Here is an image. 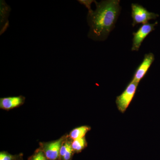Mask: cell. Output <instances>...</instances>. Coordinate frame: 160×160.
I'll return each mask as SVG.
<instances>
[{
  "instance_id": "1",
  "label": "cell",
  "mask_w": 160,
  "mask_h": 160,
  "mask_svg": "<svg viewBox=\"0 0 160 160\" xmlns=\"http://www.w3.org/2000/svg\"><path fill=\"white\" fill-rule=\"evenodd\" d=\"M95 11L88 7L87 22L89 26L88 37L95 41H104L113 30L121 12L119 0L94 1Z\"/></svg>"
},
{
  "instance_id": "2",
  "label": "cell",
  "mask_w": 160,
  "mask_h": 160,
  "mask_svg": "<svg viewBox=\"0 0 160 160\" xmlns=\"http://www.w3.org/2000/svg\"><path fill=\"white\" fill-rule=\"evenodd\" d=\"M65 134L58 139L48 142H40L39 148L43 152L48 160L59 159L60 151L64 141L68 137Z\"/></svg>"
},
{
  "instance_id": "3",
  "label": "cell",
  "mask_w": 160,
  "mask_h": 160,
  "mask_svg": "<svg viewBox=\"0 0 160 160\" xmlns=\"http://www.w3.org/2000/svg\"><path fill=\"white\" fill-rule=\"evenodd\" d=\"M131 9L133 27L138 24H146L150 20L156 19L159 17L158 14L148 11L145 7L137 3L132 4Z\"/></svg>"
},
{
  "instance_id": "4",
  "label": "cell",
  "mask_w": 160,
  "mask_h": 160,
  "mask_svg": "<svg viewBox=\"0 0 160 160\" xmlns=\"http://www.w3.org/2000/svg\"><path fill=\"white\" fill-rule=\"evenodd\" d=\"M138 84L132 80L122 93L117 97L116 103L118 109L121 112H125L129 107L134 98Z\"/></svg>"
},
{
  "instance_id": "5",
  "label": "cell",
  "mask_w": 160,
  "mask_h": 160,
  "mask_svg": "<svg viewBox=\"0 0 160 160\" xmlns=\"http://www.w3.org/2000/svg\"><path fill=\"white\" fill-rule=\"evenodd\" d=\"M158 24L156 22L153 24L149 22L143 24L139 28L136 32L132 33L133 37L132 38V45L131 51H138L140 46L145 39L155 29V26Z\"/></svg>"
},
{
  "instance_id": "6",
  "label": "cell",
  "mask_w": 160,
  "mask_h": 160,
  "mask_svg": "<svg viewBox=\"0 0 160 160\" xmlns=\"http://www.w3.org/2000/svg\"><path fill=\"white\" fill-rule=\"evenodd\" d=\"M154 60V54L152 52L145 54L142 62L135 71L132 81L139 83L141 80L146 75Z\"/></svg>"
},
{
  "instance_id": "7",
  "label": "cell",
  "mask_w": 160,
  "mask_h": 160,
  "mask_svg": "<svg viewBox=\"0 0 160 160\" xmlns=\"http://www.w3.org/2000/svg\"><path fill=\"white\" fill-rule=\"evenodd\" d=\"M26 98L22 95L0 98V108L3 110H11L18 108L24 104Z\"/></svg>"
},
{
  "instance_id": "8",
  "label": "cell",
  "mask_w": 160,
  "mask_h": 160,
  "mask_svg": "<svg viewBox=\"0 0 160 160\" xmlns=\"http://www.w3.org/2000/svg\"><path fill=\"white\" fill-rule=\"evenodd\" d=\"M90 126H83L72 129L69 132V137L72 140L78 139L85 137L86 133L91 130Z\"/></svg>"
},
{
  "instance_id": "9",
  "label": "cell",
  "mask_w": 160,
  "mask_h": 160,
  "mask_svg": "<svg viewBox=\"0 0 160 160\" xmlns=\"http://www.w3.org/2000/svg\"><path fill=\"white\" fill-rule=\"evenodd\" d=\"M88 146V143L84 137L82 138L72 140V142L71 146L74 152H81L82 150L86 148Z\"/></svg>"
},
{
  "instance_id": "10",
  "label": "cell",
  "mask_w": 160,
  "mask_h": 160,
  "mask_svg": "<svg viewBox=\"0 0 160 160\" xmlns=\"http://www.w3.org/2000/svg\"><path fill=\"white\" fill-rule=\"evenodd\" d=\"M1 24H2V26H3L2 29L1 30V31H2L4 28L3 26H6L5 22H6V20H7V18L9 16V10L10 9L9 6L6 5V3L4 2V1H1Z\"/></svg>"
},
{
  "instance_id": "11",
  "label": "cell",
  "mask_w": 160,
  "mask_h": 160,
  "mask_svg": "<svg viewBox=\"0 0 160 160\" xmlns=\"http://www.w3.org/2000/svg\"><path fill=\"white\" fill-rule=\"evenodd\" d=\"M22 154L18 155L10 154L6 151H2L0 152V160H22Z\"/></svg>"
},
{
  "instance_id": "12",
  "label": "cell",
  "mask_w": 160,
  "mask_h": 160,
  "mask_svg": "<svg viewBox=\"0 0 160 160\" xmlns=\"http://www.w3.org/2000/svg\"><path fill=\"white\" fill-rule=\"evenodd\" d=\"M29 160H48L42 149L39 148L35 151L34 154L29 158Z\"/></svg>"
},
{
  "instance_id": "13",
  "label": "cell",
  "mask_w": 160,
  "mask_h": 160,
  "mask_svg": "<svg viewBox=\"0 0 160 160\" xmlns=\"http://www.w3.org/2000/svg\"><path fill=\"white\" fill-rule=\"evenodd\" d=\"M72 140L71 142L69 143V145H68V147H67V150H66V153H65V155L63 157L62 160H71L72 157L73 155L74 152L72 150V148L71 144Z\"/></svg>"
}]
</instances>
